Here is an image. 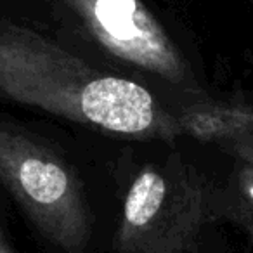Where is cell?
<instances>
[{"label":"cell","instance_id":"1","mask_svg":"<svg viewBox=\"0 0 253 253\" xmlns=\"http://www.w3.org/2000/svg\"><path fill=\"white\" fill-rule=\"evenodd\" d=\"M0 95L113 134L173 137L179 132L142 85L94 70L12 23H0Z\"/></svg>","mask_w":253,"mask_h":253},{"label":"cell","instance_id":"2","mask_svg":"<svg viewBox=\"0 0 253 253\" xmlns=\"http://www.w3.org/2000/svg\"><path fill=\"white\" fill-rule=\"evenodd\" d=\"M0 180L57 248L80 253L90 236L82 187L54 153L0 125Z\"/></svg>","mask_w":253,"mask_h":253},{"label":"cell","instance_id":"3","mask_svg":"<svg viewBox=\"0 0 253 253\" xmlns=\"http://www.w3.org/2000/svg\"><path fill=\"white\" fill-rule=\"evenodd\" d=\"M207 194L191 170H141L123 205L116 243L122 253H182L207 217Z\"/></svg>","mask_w":253,"mask_h":253},{"label":"cell","instance_id":"4","mask_svg":"<svg viewBox=\"0 0 253 253\" xmlns=\"http://www.w3.org/2000/svg\"><path fill=\"white\" fill-rule=\"evenodd\" d=\"M85 28L108 52L170 82L186 78L177 47L139 0H70Z\"/></svg>","mask_w":253,"mask_h":253},{"label":"cell","instance_id":"5","mask_svg":"<svg viewBox=\"0 0 253 253\" xmlns=\"http://www.w3.org/2000/svg\"><path fill=\"white\" fill-rule=\"evenodd\" d=\"M189 130L201 139L245 144L253 148V108L248 106H213L191 111L186 118Z\"/></svg>","mask_w":253,"mask_h":253},{"label":"cell","instance_id":"6","mask_svg":"<svg viewBox=\"0 0 253 253\" xmlns=\"http://www.w3.org/2000/svg\"><path fill=\"white\" fill-rule=\"evenodd\" d=\"M227 148L231 149L232 155H236L238 158H241V162L253 165V148H252V146H245V144H229Z\"/></svg>","mask_w":253,"mask_h":253},{"label":"cell","instance_id":"7","mask_svg":"<svg viewBox=\"0 0 253 253\" xmlns=\"http://www.w3.org/2000/svg\"><path fill=\"white\" fill-rule=\"evenodd\" d=\"M0 253H14L11 250V246L7 245V241H5L4 234H2V231H0Z\"/></svg>","mask_w":253,"mask_h":253}]
</instances>
